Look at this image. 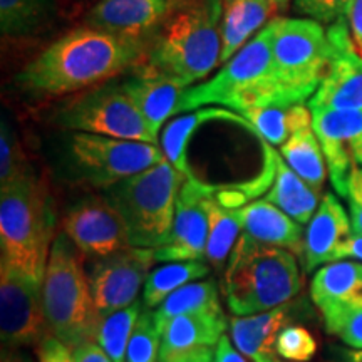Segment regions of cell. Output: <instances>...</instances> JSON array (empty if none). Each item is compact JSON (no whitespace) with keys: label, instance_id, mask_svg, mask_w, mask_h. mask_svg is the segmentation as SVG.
<instances>
[{"label":"cell","instance_id":"8fae6325","mask_svg":"<svg viewBox=\"0 0 362 362\" xmlns=\"http://www.w3.org/2000/svg\"><path fill=\"white\" fill-rule=\"evenodd\" d=\"M0 334L7 347L37 346L49 334L44 282L0 260Z\"/></svg>","mask_w":362,"mask_h":362},{"label":"cell","instance_id":"d6a6232c","mask_svg":"<svg viewBox=\"0 0 362 362\" xmlns=\"http://www.w3.org/2000/svg\"><path fill=\"white\" fill-rule=\"evenodd\" d=\"M141 315V302L136 300L123 309L103 312L99 315L96 342L112 362H126V351L134 325Z\"/></svg>","mask_w":362,"mask_h":362},{"label":"cell","instance_id":"8992f818","mask_svg":"<svg viewBox=\"0 0 362 362\" xmlns=\"http://www.w3.org/2000/svg\"><path fill=\"white\" fill-rule=\"evenodd\" d=\"M52 211L47 187L34 173L0 189L2 259L44 282L51 253Z\"/></svg>","mask_w":362,"mask_h":362},{"label":"cell","instance_id":"8d00e7d4","mask_svg":"<svg viewBox=\"0 0 362 362\" xmlns=\"http://www.w3.org/2000/svg\"><path fill=\"white\" fill-rule=\"evenodd\" d=\"M277 354L284 359L305 362L310 361L317 352V342L312 334L300 325H287L280 330L277 337Z\"/></svg>","mask_w":362,"mask_h":362},{"label":"cell","instance_id":"ffe728a7","mask_svg":"<svg viewBox=\"0 0 362 362\" xmlns=\"http://www.w3.org/2000/svg\"><path fill=\"white\" fill-rule=\"evenodd\" d=\"M262 146L272 165L270 189L265 200L279 206L300 225L309 223L320 205V193L307 185L265 139H262Z\"/></svg>","mask_w":362,"mask_h":362},{"label":"cell","instance_id":"e575fe53","mask_svg":"<svg viewBox=\"0 0 362 362\" xmlns=\"http://www.w3.org/2000/svg\"><path fill=\"white\" fill-rule=\"evenodd\" d=\"M319 309L330 334L341 337L352 349H362V309L344 305H322Z\"/></svg>","mask_w":362,"mask_h":362},{"label":"cell","instance_id":"f35d334b","mask_svg":"<svg viewBox=\"0 0 362 362\" xmlns=\"http://www.w3.org/2000/svg\"><path fill=\"white\" fill-rule=\"evenodd\" d=\"M346 200L349 203L352 232L362 235V168L361 166H354L351 171Z\"/></svg>","mask_w":362,"mask_h":362},{"label":"cell","instance_id":"d6986e66","mask_svg":"<svg viewBox=\"0 0 362 362\" xmlns=\"http://www.w3.org/2000/svg\"><path fill=\"white\" fill-rule=\"evenodd\" d=\"M121 86L156 136L166 119L180 115L181 99L189 88L181 81L144 64L136 67L134 74Z\"/></svg>","mask_w":362,"mask_h":362},{"label":"cell","instance_id":"b9f144b4","mask_svg":"<svg viewBox=\"0 0 362 362\" xmlns=\"http://www.w3.org/2000/svg\"><path fill=\"white\" fill-rule=\"evenodd\" d=\"M74 362H112L98 342L81 344L72 351Z\"/></svg>","mask_w":362,"mask_h":362},{"label":"cell","instance_id":"7bdbcfd3","mask_svg":"<svg viewBox=\"0 0 362 362\" xmlns=\"http://www.w3.org/2000/svg\"><path fill=\"white\" fill-rule=\"evenodd\" d=\"M214 362H247V361L243 359L242 352H240L238 349H235V347L232 346V342H230V339L223 334L215 347Z\"/></svg>","mask_w":362,"mask_h":362},{"label":"cell","instance_id":"836d02e7","mask_svg":"<svg viewBox=\"0 0 362 362\" xmlns=\"http://www.w3.org/2000/svg\"><path fill=\"white\" fill-rule=\"evenodd\" d=\"M161 332L158 329L155 312L144 310L139 315L138 322L131 334L126 362H160Z\"/></svg>","mask_w":362,"mask_h":362},{"label":"cell","instance_id":"1f68e13d","mask_svg":"<svg viewBox=\"0 0 362 362\" xmlns=\"http://www.w3.org/2000/svg\"><path fill=\"white\" fill-rule=\"evenodd\" d=\"M194 312H221L218 287L214 280L208 282H193L171 293L155 312L158 329L165 327L175 317Z\"/></svg>","mask_w":362,"mask_h":362},{"label":"cell","instance_id":"83f0119b","mask_svg":"<svg viewBox=\"0 0 362 362\" xmlns=\"http://www.w3.org/2000/svg\"><path fill=\"white\" fill-rule=\"evenodd\" d=\"M253 133L272 146H282L291 138L298 124L312 119V112L302 104H270V106L250 107L242 112Z\"/></svg>","mask_w":362,"mask_h":362},{"label":"cell","instance_id":"4316f807","mask_svg":"<svg viewBox=\"0 0 362 362\" xmlns=\"http://www.w3.org/2000/svg\"><path fill=\"white\" fill-rule=\"evenodd\" d=\"M280 155L307 185L315 192H322L329 170L312 119L297 126L291 138L280 146Z\"/></svg>","mask_w":362,"mask_h":362},{"label":"cell","instance_id":"cb8c5ba5","mask_svg":"<svg viewBox=\"0 0 362 362\" xmlns=\"http://www.w3.org/2000/svg\"><path fill=\"white\" fill-rule=\"evenodd\" d=\"M272 11L270 0H221V64L250 42L252 35L260 30Z\"/></svg>","mask_w":362,"mask_h":362},{"label":"cell","instance_id":"3957f363","mask_svg":"<svg viewBox=\"0 0 362 362\" xmlns=\"http://www.w3.org/2000/svg\"><path fill=\"white\" fill-rule=\"evenodd\" d=\"M296 255L240 235L225 267L223 293L235 315L260 314L287 304L300 291Z\"/></svg>","mask_w":362,"mask_h":362},{"label":"cell","instance_id":"484cf974","mask_svg":"<svg viewBox=\"0 0 362 362\" xmlns=\"http://www.w3.org/2000/svg\"><path fill=\"white\" fill-rule=\"evenodd\" d=\"M310 296L317 307L362 309V262L337 260L322 267L312 280Z\"/></svg>","mask_w":362,"mask_h":362},{"label":"cell","instance_id":"30bf717a","mask_svg":"<svg viewBox=\"0 0 362 362\" xmlns=\"http://www.w3.org/2000/svg\"><path fill=\"white\" fill-rule=\"evenodd\" d=\"M67 151L76 173L103 189L141 173L166 158L156 144L89 133L71 134Z\"/></svg>","mask_w":362,"mask_h":362},{"label":"cell","instance_id":"e0dca14e","mask_svg":"<svg viewBox=\"0 0 362 362\" xmlns=\"http://www.w3.org/2000/svg\"><path fill=\"white\" fill-rule=\"evenodd\" d=\"M62 228L72 243L89 257L103 259L133 247L124 220L106 197L88 198L71 208Z\"/></svg>","mask_w":362,"mask_h":362},{"label":"cell","instance_id":"ac0fdd59","mask_svg":"<svg viewBox=\"0 0 362 362\" xmlns=\"http://www.w3.org/2000/svg\"><path fill=\"white\" fill-rule=\"evenodd\" d=\"M352 233L351 216L342 203L334 193H325L304 233V269L314 272L320 265L337 262L339 252Z\"/></svg>","mask_w":362,"mask_h":362},{"label":"cell","instance_id":"277c9868","mask_svg":"<svg viewBox=\"0 0 362 362\" xmlns=\"http://www.w3.org/2000/svg\"><path fill=\"white\" fill-rule=\"evenodd\" d=\"M208 104L232 107L238 115L250 107L296 104L275 69L269 25L225 62L218 74L206 83L189 86L181 99L180 112L200 110Z\"/></svg>","mask_w":362,"mask_h":362},{"label":"cell","instance_id":"44dd1931","mask_svg":"<svg viewBox=\"0 0 362 362\" xmlns=\"http://www.w3.org/2000/svg\"><path fill=\"white\" fill-rule=\"evenodd\" d=\"M243 233L267 245H274L292 252L296 257L304 255V230L302 225L284 214L270 202L260 200L248 203L237 210Z\"/></svg>","mask_w":362,"mask_h":362},{"label":"cell","instance_id":"7a4b0ae2","mask_svg":"<svg viewBox=\"0 0 362 362\" xmlns=\"http://www.w3.org/2000/svg\"><path fill=\"white\" fill-rule=\"evenodd\" d=\"M221 0H192L163 24L141 64L193 86L221 62Z\"/></svg>","mask_w":362,"mask_h":362},{"label":"cell","instance_id":"2e32d148","mask_svg":"<svg viewBox=\"0 0 362 362\" xmlns=\"http://www.w3.org/2000/svg\"><path fill=\"white\" fill-rule=\"evenodd\" d=\"M214 188L198 178L185 180L176 198L171 237L165 245L155 248L158 262H202L205 259L210 228L208 200Z\"/></svg>","mask_w":362,"mask_h":362},{"label":"cell","instance_id":"7402d4cb","mask_svg":"<svg viewBox=\"0 0 362 362\" xmlns=\"http://www.w3.org/2000/svg\"><path fill=\"white\" fill-rule=\"evenodd\" d=\"M225 329L223 312H194L175 317L161 329L160 359L198 347H215Z\"/></svg>","mask_w":362,"mask_h":362},{"label":"cell","instance_id":"74e56055","mask_svg":"<svg viewBox=\"0 0 362 362\" xmlns=\"http://www.w3.org/2000/svg\"><path fill=\"white\" fill-rule=\"evenodd\" d=\"M351 0H293V8L307 19L334 24L346 17Z\"/></svg>","mask_w":362,"mask_h":362},{"label":"cell","instance_id":"603a6c76","mask_svg":"<svg viewBox=\"0 0 362 362\" xmlns=\"http://www.w3.org/2000/svg\"><path fill=\"white\" fill-rule=\"evenodd\" d=\"M288 307L282 305L260 314L235 317L230 320V332L243 356L253 362L264 361L265 357L275 356V346L280 330L287 327Z\"/></svg>","mask_w":362,"mask_h":362},{"label":"cell","instance_id":"d590c367","mask_svg":"<svg viewBox=\"0 0 362 362\" xmlns=\"http://www.w3.org/2000/svg\"><path fill=\"white\" fill-rule=\"evenodd\" d=\"M29 165L22 151L19 139L16 138L7 121H2L0 129V189L16 183L17 180L29 175Z\"/></svg>","mask_w":362,"mask_h":362},{"label":"cell","instance_id":"f1b7e54d","mask_svg":"<svg viewBox=\"0 0 362 362\" xmlns=\"http://www.w3.org/2000/svg\"><path fill=\"white\" fill-rule=\"evenodd\" d=\"M56 12V0H0V30L4 37H29L49 27Z\"/></svg>","mask_w":362,"mask_h":362},{"label":"cell","instance_id":"7c38bea8","mask_svg":"<svg viewBox=\"0 0 362 362\" xmlns=\"http://www.w3.org/2000/svg\"><path fill=\"white\" fill-rule=\"evenodd\" d=\"M312 126L322 146L330 183L339 197L347 198L351 171L362 168V111L309 107Z\"/></svg>","mask_w":362,"mask_h":362},{"label":"cell","instance_id":"4fadbf2b","mask_svg":"<svg viewBox=\"0 0 362 362\" xmlns=\"http://www.w3.org/2000/svg\"><path fill=\"white\" fill-rule=\"evenodd\" d=\"M155 262V248L141 247H129L99 259L89 274L99 314L123 309L138 300L141 285L146 284Z\"/></svg>","mask_w":362,"mask_h":362},{"label":"cell","instance_id":"c3c4849f","mask_svg":"<svg viewBox=\"0 0 362 362\" xmlns=\"http://www.w3.org/2000/svg\"><path fill=\"white\" fill-rule=\"evenodd\" d=\"M260 362H280V361L275 356H272V357H265V359L260 361Z\"/></svg>","mask_w":362,"mask_h":362},{"label":"cell","instance_id":"6da1fadb","mask_svg":"<svg viewBox=\"0 0 362 362\" xmlns=\"http://www.w3.org/2000/svg\"><path fill=\"white\" fill-rule=\"evenodd\" d=\"M148 44L93 27H78L45 47L17 74V84L35 96L78 93L121 76L144 61Z\"/></svg>","mask_w":362,"mask_h":362},{"label":"cell","instance_id":"4dcf8cb0","mask_svg":"<svg viewBox=\"0 0 362 362\" xmlns=\"http://www.w3.org/2000/svg\"><path fill=\"white\" fill-rule=\"evenodd\" d=\"M210 274L206 264L200 260L171 262L149 274L143 291V305L146 309H158L171 293Z\"/></svg>","mask_w":362,"mask_h":362},{"label":"cell","instance_id":"52a82bcc","mask_svg":"<svg viewBox=\"0 0 362 362\" xmlns=\"http://www.w3.org/2000/svg\"><path fill=\"white\" fill-rule=\"evenodd\" d=\"M185 176L168 158L104 189V197L119 211L128 228L131 245L141 248L163 247L171 237L176 198Z\"/></svg>","mask_w":362,"mask_h":362},{"label":"cell","instance_id":"ee69618b","mask_svg":"<svg viewBox=\"0 0 362 362\" xmlns=\"http://www.w3.org/2000/svg\"><path fill=\"white\" fill-rule=\"evenodd\" d=\"M344 259H356L357 262H362V235L352 233L351 238L347 240L346 245L339 252V260Z\"/></svg>","mask_w":362,"mask_h":362},{"label":"cell","instance_id":"bcb514c9","mask_svg":"<svg viewBox=\"0 0 362 362\" xmlns=\"http://www.w3.org/2000/svg\"><path fill=\"white\" fill-rule=\"evenodd\" d=\"M347 359L349 362H362V349H354L347 352Z\"/></svg>","mask_w":362,"mask_h":362},{"label":"cell","instance_id":"9c48e42d","mask_svg":"<svg viewBox=\"0 0 362 362\" xmlns=\"http://www.w3.org/2000/svg\"><path fill=\"white\" fill-rule=\"evenodd\" d=\"M54 123L74 133L110 136L149 144L158 141V136L121 84L99 86L81 94L56 112Z\"/></svg>","mask_w":362,"mask_h":362},{"label":"cell","instance_id":"5bb4252c","mask_svg":"<svg viewBox=\"0 0 362 362\" xmlns=\"http://www.w3.org/2000/svg\"><path fill=\"white\" fill-rule=\"evenodd\" d=\"M330 61L309 107L362 111V56L352 42L346 17L329 25Z\"/></svg>","mask_w":362,"mask_h":362},{"label":"cell","instance_id":"ba28073f","mask_svg":"<svg viewBox=\"0 0 362 362\" xmlns=\"http://www.w3.org/2000/svg\"><path fill=\"white\" fill-rule=\"evenodd\" d=\"M274 64L284 89L296 104L314 96L330 61L327 30L317 21L277 17L270 21Z\"/></svg>","mask_w":362,"mask_h":362},{"label":"cell","instance_id":"f6af8a7d","mask_svg":"<svg viewBox=\"0 0 362 362\" xmlns=\"http://www.w3.org/2000/svg\"><path fill=\"white\" fill-rule=\"evenodd\" d=\"M2 362H33V361H30L25 354H22V352H17L12 349L11 352H7V354L2 357Z\"/></svg>","mask_w":362,"mask_h":362},{"label":"cell","instance_id":"9a60e30c","mask_svg":"<svg viewBox=\"0 0 362 362\" xmlns=\"http://www.w3.org/2000/svg\"><path fill=\"white\" fill-rule=\"evenodd\" d=\"M192 0H99L84 25L133 42H151L163 24Z\"/></svg>","mask_w":362,"mask_h":362},{"label":"cell","instance_id":"60d3db41","mask_svg":"<svg viewBox=\"0 0 362 362\" xmlns=\"http://www.w3.org/2000/svg\"><path fill=\"white\" fill-rule=\"evenodd\" d=\"M346 21L349 25L352 42H354L357 52L362 56V0H351Z\"/></svg>","mask_w":362,"mask_h":362},{"label":"cell","instance_id":"f546056e","mask_svg":"<svg viewBox=\"0 0 362 362\" xmlns=\"http://www.w3.org/2000/svg\"><path fill=\"white\" fill-rule=\"evenodd\" d=\"M208 214H210V228H208V242L205 259L211 267L221 270L230 260L237 237L242 230L237 210L225 206L215 194L208 200Z\"/></svg>","mask_w":362,"mask_h":362},{"label":"cell","instance_id":"7dc6e473","mask_svg":"<svg viewBox=\"0 0 362 362\" xmlns=\"http://www.w3.org/2000/svg\"><path fill=\"white\" fill-rule=\"evenodd\" d=\"M270 2H272V7H274V11L275 8H277V11H282V8L288 6V2H291V0H270Z\"/></svg>","mask_w":362,"mask_h":362},{"label":"cell","instance_id":"d4e9b609","mask_svg":"<svg viewBox=\"0 0 362 362\" xmlns=\"http://www.w3.org/2000/svg\"><path fill=\"white\" fill-rule=\"evenodd\" d=\"M226 119L237 123L243 128L253 131L252 124L248 123L243 116L232 112L228 110H218V107H206V110H197L192 115L180 116L176 119L170 121L168 124L163 129V138H161V146L165 156L168 158V161L175 166L176 170L181 171L187 178H197L193 173V170L188 165V144L194 131L200 129L203 124L210 123V121H218Z\"/></svg>","mask_w":362,"mask_h":362},{"label":"cell","instance_id":"5b68a950","mask_svg":"<svg viewBox=\"0 0 362 362\" xmlns=\"http://www.w3.org/2000/svg\"><path fill=\"white\" fill-rule=\"evenodd\" d=\"M86 255L67 235L54 238L44 277V312L49 334L71 351L96 342L99 310L84 269Z\"/></svg>","mask_w":362,"mask_h":362},{"label":"cell","instance_id":"ab89813d","mask_svg":"<svg viewBox=\"0 0 362 362\" xmlns=\"http://www.w3.org/2000/svg\"><path fill=\"white\" fill-rule=\"evenodd\" d=\"M39 362H74L72 352L66 344H62L52 334H47L37 344Z\"/></svg>","mask_w":362,"mask_h":362}]
</instances>
